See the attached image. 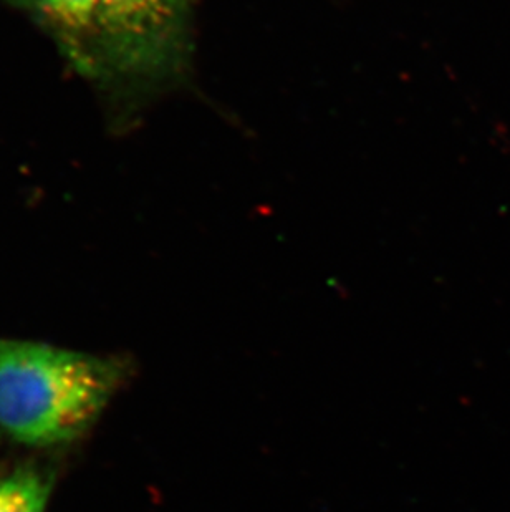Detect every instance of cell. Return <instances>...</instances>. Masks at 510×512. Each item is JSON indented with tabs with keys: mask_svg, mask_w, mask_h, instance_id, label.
I'll list each match as a JSON object with an SVG mask.
<instances>
[{
	"mask_svg": "<svg viewBox=\"0 0 510 512\" xmlns=\"http://www.w3.org/2000/svg\"><path fill=\"white\" fill-rule=\"evenodd\" d=\"M130 373L123 358L0 339V431L22 445L82 438Z\"/></svg>",
	"mask_w": 510,
	"mask_h": 512,
	"instance_id": "6da1fadb",
	"label": "cell"
},
{
	"mask_svg": "<svg viewBox=\"0 0 510 512\" xmlns=\"http://www.w3.org/2000/svg\"><path fill=\"white\" fill-rule=\"evenodd\" d=\"M194 0H100L83 73L140 100L188 75Z\"/></svg>",
	"mask_w": 510,
	"mask_h": 512,
	"instance_id": "7a4b0ae2",
	"label": "cell"
},
{
	"mask_svg": "<svg viewBox=\"0 0 510 512\" xmlns=\"http://www.w3.org/2000/svg\"><path fill=\"white\" fill-rule=\"evenodd\" d=\"M52 32L75 67L85 70L100 0H5Z\"/></svg>",
	"mask_w": 510,
	"mask_h": 512,
	"instance_id": "3957f363",
	"label": "cell"
},
{
	"mask_svg": "<svg viewBox=\"0 0 510 512\" xmlns=\"http://www.w3.org/2000/svg\"><path fill=\"white\" fill-rule=\"evenodd\" d=\"M52 493V478L24 466L0 476V512H45Z\"/></svg>",
	"mask_w": 510,
	"mask_h": 512,
	"instance_id": "277c9868",
	"label": "cell"
}]
</instances>
